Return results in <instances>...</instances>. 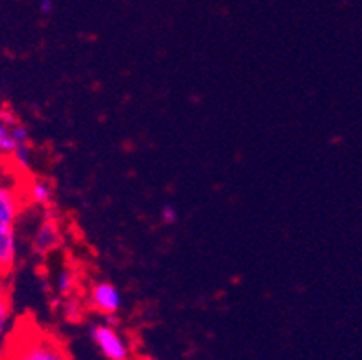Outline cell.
Here are the masks:
<instances>
[{"label":"cell","instance_id":"obj_1","mask_svg":"<svg viewBox=\"0 0 362 360\" xmlns=\"http://www.w3.org/2000/svg\"><path fill=\"white\" fill-rule=\"evenodd\" d=\"M90 339L100 349L101 355L107 360H128L130 359V348L123 335L107 323L94 325L90 328Z\"/></svg>","mask_w":362,"mask_h":360},{"label":"cell","instance_id":"obj_2","mask_svg":"<svg viewBox=\"0 0 362 360\" xmlns=\"http://www.w3.org/2000/svg\"><path fill=\"white\" fill-rule=\"evenodd\" d=\"M24 202L22 187L9 180L6 175L0 177V229H13L16 227L18 216Z\"/></svg>","mask_w":362,"mask_h":360},{"label":"cell","instance_id":"obj_3","mask_svg":"<svg viewBox=\"0 0 362 360\" xmlns=\"http://www.w3.org/2000/svg\"><path fill=\"white\" fill-rule=\"evenodd\" d=\"M9 127H11V137L15 148H13L9 161L13 166L18 171H29L33 164V151H31V134H29L28 127L22 123L21 119L15 114L9 119Z\"/></svg>","mask_w":362,"mask_h":360},{"label":"cell","instance_id":"obj_4","mask_svg":"<svg viewBox=\"0 0 362 360\" xmlns=\"http://www.w3.org/2000/svg\"><path fill=\"white\" fill-rule=\"evenodd\" d=\"M88 305L96 310L101 315H117L121 305H123V296L119 289L110 281H98L90 286L88 292Z\"/></svg>","mask_w":362,"mask_h":360},{"label":"cell","instance_id":"obj_5","mask_svg":"<svg viewBox=\"0 0 362 360\" xmlns=\"http://www.w3.org/2000/svg\"><path fill=\"white\" fill-rule=\"evenodd\" d=\"M13 360H69V356L58 342L47 337H40L24 342L16 349Z\"/></svg>","mask_w":362,"mask_h":360},{"label":"cell","instance_id":"obj_6","mask_svg":"<svg viewBox=\"0 0 362 360\" xmlns=\"http://www.w3.org/2000/svg\"><path fill=\"white\" fill-rule=\"evenodd\" d=\"M62 243V231L56 223V220H52L51 216H45L38 226H36L35 233L31 238L33 250L40 256H47L52 250L58 249V245Z\"/></svg>","mask_w":362,"mask_h":360},{"label":"cell","instance_id":"obj_7","mask_svg":"<svg viewBox=\"0 0 362 360\" xmlns=\"http://www.w3.org/2000/svg\"><path fill=\"white\" fill-rule=\"evenodd\" d=\"M24 197L28 198L29 202L36 207L42 209H49L54 202V187L49 182L47 178L42 177H33L29 178L25 190H22Z\"/></svg>","mask_w":362,"mask_h":360},{"label":"cell","instance_id":"obj_8","mask_svg":"<svg viewBox=\"0 0 362 360\" xmlns=\"http://www.w3.org/2000/svg\"><path fill=\"white\" fill-rule=\"evenodd\" d=\"M18 260V238L16 227L0 229V269L11 272Z\"/></svg>","mask_w":362,"mask_h":360},{"label":"cell","instance_id":"obj_9","mask_svg":"<svg viewBox=\"0 0 362 360\" xmlns=\"http://www.w3.org/2000/svg\"><path fill=\"white\" fill-rule=\"evenodd\" d=\"M13 112L8 108H0V166H6V161L11 155L15 143L11 137V127H9V119Z\"/></svg>","mask_w":362,"mask_h":360},{"label":"cell","instance_id":"obj_10","mask_svg":"<svg viewBox=\"0 0 362 360\" xmlns=\"http://www.w3.org/2000/svg\"><path fill=\"white\" fill-rule=\"evenodd\" d=\"M78 285V274L72 269H62L56 276V290L62 294V296L69 297L76 290Z\"/></svg>","mask_w":362,"mask_h":360},{"label":"cell","instance_id":"obj_11","mask_svg":"<svg viewBox=\"0 0 362 360\" xmlns=\"http://www.w3.org/2000/svg\"><path fill=\"white\" fill-rule=\"evenodd\" d=\"M9 325H11V305L9 299H0V341L8 332Z\"/></svg>","mask_w":362,"mask_h":360},{"label":"cell","instance_id":"obj_12","mask_svg":"<svg viewBox=\"0 0 362 360\" xmlns=\"http://www.w3.org/2000/svg\"><path fill=\"white\" fill-rule=\"evenodd\" d=\"M177 220H179V213H177V209L171 204L160 207V222L166 223V226H173Z\"/></svg>","mask_w":362,"mask_h":360},{"label":"cell","instance_id":"obj_13","mask_svg":"<svg viewBox=\"0 0 362 360\" xmlns=\"http://www.w3.org/2000/svg\"><path fill=\"white\" fill-rule=\"evenodd\" d=\"M9 296V272L0 269V299H8Z\"/></svg>","mask_w":362,"mask_h":360},{"label":"cell","instance_id":"obj_14","mask_svg":"<svg viewBox=\"0 0 362 360\" xmlns=\"http://www.w3.org/2000/svg\"><path fill=\"white\" fill-rule=\"evenodd\" d=\"M65 308H67L69 312H74V313H76V319H78V317L81 315V306H80V308H78V306H76L74 299H71V301L67 303V306H65ZM69 312H67V313H69Z\"/></svg>","mask_w":362,"mask_h":360},{"label":"cell","instance_id":"obj_15","mask_svg":"<svg viewBox=\"0 0 362 360\" xmlns=\"http://www.w3.org/2000/svg\"><path fill=\"white\" fill-rule=\"evenodd\" d=\"M42 11L44 13H49L52 9V4H51V0H42Z\"/></svg>","mask_w":362,"mask_h":360}]
</instances>
